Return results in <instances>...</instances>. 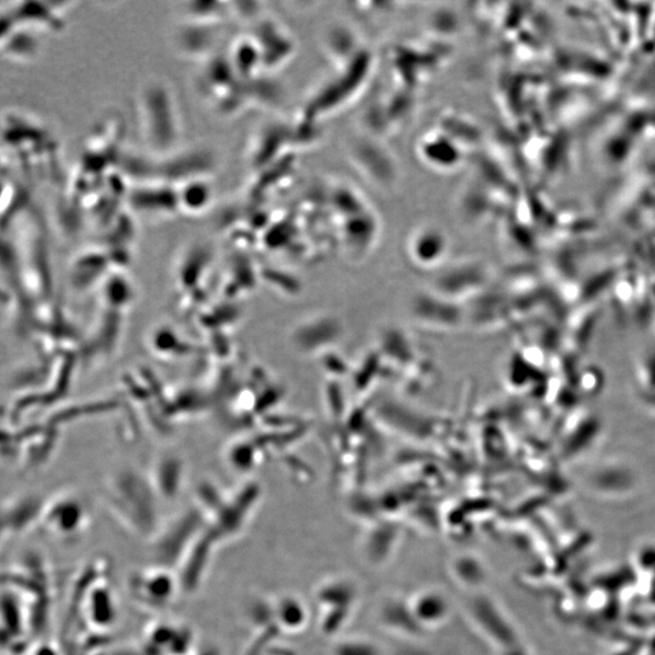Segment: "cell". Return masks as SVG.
<instances>
[{
	"label": "cell",
	"instance_id": "obj_9",
	"mask_svg": "<svg viewBox=\"0 0 655 655\" xmlns=\"http://www.w3.org/2000/svg\"><path fill=\"white\" fill-rule=\"evenodd\" d=\"M93 655H146V654L144 651H142L140 645L136 647H131V646L116 647L111 645L104 649H101V651Z\"/></svg>",
	"mask_w": 655,
	"mask_h": 655
},
{
	"label": "cell",
	"instance_id": "obj_5",
	"mask_svg": "<svg viewBox=\"0 0 655 655\" xmlns=\"http://www.w3.org/2000/svg\"><path fill=\"white\" fill-rule=\"evenodd\" d=\"M45 531L60 540H76L83 537L89 527L88 512L74 501L50 510L43 518Z\"/></svg>",
	"mask_w": 655,
	"mask_h": 655
},
{
	"label": "cell",
	"instance_id": "obj_7",
	"mask_svg": "<svg viewBox=\"0 0 655 655\" xmlns=\"http://www.w3.org/2000/svg\"><path fill=\"white\" fill-rule=\"evenodd\" d=\"M415 622L425 626H440L448 618L449 607L446 598L437 591H421L415 595L409 606Z\"/></svg>",
	"mask_w": 655,
	"mask_h": 655
},
{
	"label": "cell",
	"instance_id": "obj_3",
	"mask_svg": "<svg viewBox=\"0 0 655 655\" xmlns=\"http://www.w3.org/2000/svg\"><path fill=\"white\" fill-rule=\"evenodd\" d=\"M203 528L204 521L199 510L184 512L169 523H163L151 540L157 565L176 571Z\"/></svg>",
	"mask_w": 655,
	"mask_h": 655
},
{
	"label": "cell",
	"instance_id": "obj_8",
	"mask_svg": "<svg viewBox=\"0 0 655 655\" xmlns=\"http://www.w3.org/2000/svg\"><path fill=\"white\" fill-rule=\"evenodd\" d=\"M212 201V190L203 182H192L191 185H185L181 195L178 197L180 208L191 213L202 212Z\"/></svg>",
	"mask_w": 655,
	"mask_h": 655
},
{
	"label": "cell",
	"instance_id": "obj_1",
	"mask_svg": "<svg viewBox=\"0 0 655 655\" xmlns=\"http://www.w3.org/2000/svg\"><path fill=\"white\" fill-rule=\"evenodd\" d=\"M72 591V618L78 626V646L93 655L111 646L119 618L118 598L111 582L110 562L96 558L81 572Z\"/></svg>",
	"mask_w": 655,
	"mask_h": 655
},
{
	"label": "cell",
	"instance_id": "obj_4",
	"mask_svg": "<svg viewBox=\"0 0 655 655\" xmlns=\"http://www.w3.org/2000/svg\"><path fill=\"white\" fill-rule=\"evenodd\" d=\"M140 647L146 655H191L197 651L196 634L178 620L159 619L146 626Z\"/></svg>",
	"mask_w": 655,
	"mask_h": 655
},
{
	"label": "cell",
	"instance_id": "obj_2",
	"mask_svg": "<svg viewBox=\"0 0 655 655\" xmlns=\"http://www.w3.org/2000/svg\"><path fill=\"white\" fill-rule=\"evenodd\" d=\"M127 591L131 601L148 613L167 611L184 594L178 573L157 563L130 572Z\"/></svg>",
	"mask_w": 655,
	"mask_h": 655
},
{
	"label": "cell",
	"instance_id": "obj_10",
	"mask_svg": "<svg viewBox=\"0 0 655 655\" xmlns=\"http://www.w3.org/2000/svg\"><path fill=\"white\" fill-rule=\"evenodd\" d=\"M33 655H64L60 652V649L56 648L54 645H49V643H45V645L38 647L36 649V653Z\"/></svg>",
	"mask_w": 655,
	"mask_h": 655
},
{
	"label": "cell",
	"instance_id": "obj_6",
	"mask_svg": "<svg viewBox=\"0 0 655 655\" xmlns=\"http://www.w3.org/2000/svg\"><path fill=\"white\" fill-rule=\"evenodd\" d=\"M273 622L279 635L296 636L307 629L310 623L309 608L298 596L282 594L270 597Z\"/></svg>",
	"mask_w": 655,
	"mask_h": 655
}]
</instances>
